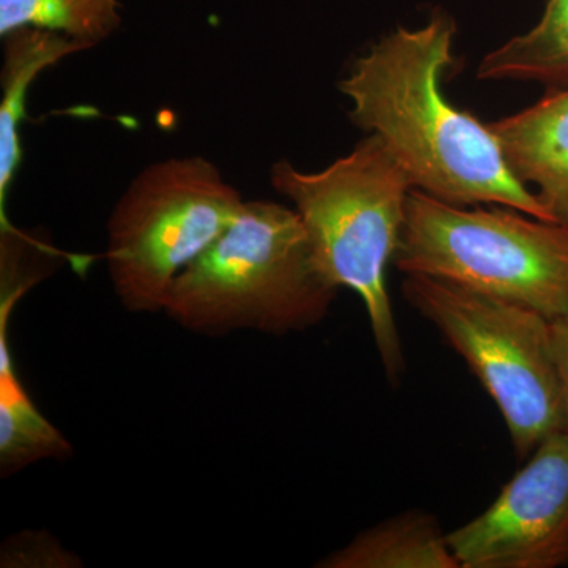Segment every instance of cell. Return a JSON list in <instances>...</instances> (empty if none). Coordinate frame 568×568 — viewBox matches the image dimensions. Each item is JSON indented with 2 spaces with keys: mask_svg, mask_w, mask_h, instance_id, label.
Returning a JSON list of instances; mask_svg holds the SVG:
<instances>
[{
  "mask_svg": "<svg viewBox=\"0 0 568 568\" xmlns=\"http://www.w3.org/2000/svg\"><path fill=\"white\" fill-rule=\"evenodd\" d=\"M3 63L0 84V224L11 226L6 216L10 186L22 159L21 123L26 118V97L41 71L67 55L91 50L81 41L44 29L21 28L2 37Z\"/></svg>",
  "mask_w": 568,
  "mask_h": 568,
  "instance_id": "9c48e42d",
  "label": "cell"
},
{
  "mask_svg": "<svg viewBox=\"0 0 568 568\" xmlns=\"http://www.w3.org/2000/svg\"><path fill=\"white\" fill-rule=\"evenodd\" d=\"M462 568L568 567V433H552L473 521L447 534Z\"/></svg>",
  "mask_w": 568,
  "mask_h": 568,
  "instance_id": "52a82bcc",
  "label": "cell"
},
{
  "mask_svg": "<svg viewBox=\"0 0 568 568\" xmlns=\"http://www.w3.org/2000/svg\"><path fill=\"white\" fill-rule=\"evenodd\" d=\"M0 310V474L7 478L44 459L65 462L73 447L26 390L10 349L13 310Z\"/></svg>",
  "mask_w": 568,
  "mask_h": 568,
  "instance_id": "30bf717a",
  "label": "cell"
},
{
  "mask_svg": "<svg viewBox=\"0 0 568 568\" xmlns=\"http://www.w3.org/2000/svg\"><path fill=\"white\" fill-rule=\"evenodd\" d=\"M271 185L293 203L308 234L320 271L334 286L364 302L386 375L398 383L406 369L402 336L387 290L409 194V175L376 134L317 173L287 160L271 168Z\"/></svg>",
  "mask_w": 568,
  "mask_h": 568,
  "instance_id": "7a4b0ae2",
  "label": "cell"
},
{
  "mask_svg": "<svg viewBox=\"0 0 568 568\" xmlns=\"http://www.w3.org/2000/svg\"><path fill=\"white\" fill-rule=\"evenodd\" d=\"M394 265L549 321L568 312V226L517 209L462 207L413 190Z\"/></svg>",
  "mask_w": 568,
  "mask_h": 568,
  "instance_id": "277c9868",
  "label": "cell"
},
{
  "mask_svg": "<svg viewBox=\"0 0 568 568\" xmlns=\"http://www.w3.org/2000/svg\"><path fill=\"white\" fill-rule=\"evenodd\" d=\"M477 78L537 82L547 91L568 88V0H547L532 29L481 59Z\"/></svg>",
  "mask_w": 568,
  "mask_h": 568,
  "instance_id": "7c38bea8",
  "label": "cell"
},
{
  "mask_svg": "<svg viewBox=\"0 0 568 568\" xmlns=\"http://www.w3.org/2000/svg\"><path fill=\"white\" fill-rule=\"evenodd\" d=\"M336 293L295 209L245 201L226 233L175 278L163 313L197 335H287L323 323Z\"/></svg>",
  "mask_w": 568,
  "mask_h": 568,
  "instance_id": "3957f363",
  "label": "cell"
},
{
  "mask_svg": "<svg viewBox=\"0 0 568 568\" xmlns=\"http://www.w3.org/2000/svg\"><path fill=\"white\" fill-rule=\"evenodd\" d=\"M245 201L204 156L149 164L108 220L112 290L130 313L164 312L179 275L219 241Z\"/></svg>",
  "mask_w": 568,
  "mask_h": 568,
  "instance_id": "5b68a950",
  "label": "cell"
},
{
  "mask_svg": "<svg viewBox=\"0 0 568 568\" xmlns=\"http://www.w3.org/2000/svg\"><path fill=\"white\" fill-rule=\"evenodd\" d=\"M511 173L568 226V88L489 123Z\"/></svg>",
  "mask_w": 568,
  "mask_h": 568,
  "instance_id": "ba28073f",
  "label": "cell"
},
{
  "mask_svg": "<svg viewBox=\"0 0 568 568\" xmlns=\"http://www.w3.org/2000/svg\"><path fill=\"white\" fill-rule=\"evenodd\" d=\"M551 327L552 354L558 368L560 392L566 407V432L568 433V312L549 321Z\"/></svg>",
  "mask_w": 568,
  "mask_h": 568,
  "instance_id": "9a60e30c",
  "label": "cell"
},
{
  "mask_svg": "<svg viewBox=\"0 0 568 568\" xmlns=\"http://www.w3.org/2000/svg\"><path fill=\"white\" fill-rule=\"evenodd\" d=\"M119 7L118 0H0V36L44 29L93 48L121 28Z\"/></svg>",
  "mask_w": 568,
  "mask_h": 568,
  "instance_id": "4fadbf2b",
  "label": "cell"
},
{
  "mask_svg": "<svg viewBox=\"0 0 568 568\" xmlns=\"http://www.w3.org/2000/svg\"><path fill=\"white\" fill-rule=\"evenodd\" d=\"M3 568H77L82 560L63 547L48 530H24L3 541L0 551Z\"/></svg>",
  "mask_w": 568,
  "mask_h": 568,
  "instance_id": "5bb4252c",
  "label": "cell"
},
{
  "mask_svg": "<svg viewBox=\"0 0 568 568\" xmlns=\"http://www.w3.org/2000/svg\"><path fill=\"white\" fill-rule=\"evenodd\" d=\"M321 568H462L439 523L425 511H406L364 530Z\"/></svg>",
  "mask_w": 568,
  "mask_h": 568,
  "instance_id": "8fae6325",
  "label": "cell"
},
{
  "mask_svg": "<svg viewBox=\"0 0 568 568\" xmlns=\"http://www.w3.org/2000/svg\"><path fill=\"white\" fill-rule=\"evenodd\" d=\"M403 294L491 396L519 459L528 458L545 437L566 432L548 317L425 275H407Z\"/></svg>",
  "mask_w": 568,
  "mask_h": 568,
  "instance_id": "8992f818",
  "label": "cell"
},
{
  "mask_svg": "<svg viewBox=\"0 0 568 568\" xmlns=\"http://www.w3.org/2000/svg\"><path fill=\"white\" fill-rule=\"evenodd\" d=\"M455 36L454 18L435 10L420 28L395 29L373 44L338 84L353 104L351 121L387 145L414 190L462 207L504 205L555 222L511 173L489 123L444 95Z\"/></svg>",
  "mask_w": 568,
  "mask_h": 568,
  "instance_id": "6da1fadb",
  "label": "cell"
}]
</instances>
